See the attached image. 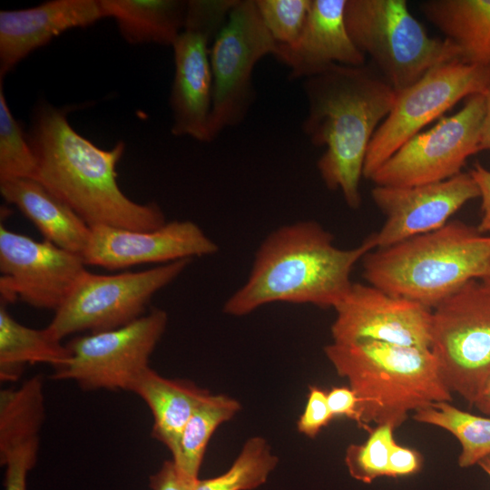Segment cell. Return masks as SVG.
I'll return each mask as SVG.
<instances>
[{
  "label": "cell",
  "mask_w": 490,
  "mask_h": 490,
  "mask_svg": "<svg viewBox=\"0 0 490 490\" xmlns=\"http://www.w3.org/2000/svg\"><path fill=\"white\" fill-rule=\"evenodd\" d=\"M347 0H312L304 28L291 45L278 44L273 56L289 69L292 79L309 78L331 64H365L344 19Z\"/></svg>",
  "instance_id": "19"
},
{
  "label": "cell",
  "mask_w": 490,
  "mask_h": 490,
  "mask_svg": "<svg viewBox=\"0 0 490 490\" xmlns=\"http://www.w3.org/2000/svg\"><path fill=\"white\" fill-rule=\"evenodd\" d=\"M277 45L255 0H238L210 48L212 103L206 142L245 119L255 99V66Z\"/></svg>",
  "instance_id": "7"
},
{
  "label": "cell",
  "mask_w": 490,
  "mask_h": 490,
  "mask_svg": "<svg viewBox=\"0 0 490 490\" xmlns=\"http://www.w3.org/2000/svg\"><path fill=\"white\" fill-rule=\"evenodd\" d=\"M483 470L485 474L488 475V476L490 477V456H486L485 458L482 459L478 464H477Z\"/></svg>",
  "instance_id": "40"
},
{
  "label": "cell",
  "mask_w": 490,
  "mask_h": 490,
  "mask_svg": "<svg viewBox=\"0 0 490 490\" xmlns=\"http://www.w3.org/2000/svg\"><path fill=\"white\" fill-rule=\"evenodd\" d=\"M168 317L153 309L132 322L72 339V357L52 377L71 380L83 390L131 391L149 368L150 357L163 335Z\"/></svg>",
  "instance_id": "12"
},
{
  "label": "cell",
  "mask_w": 490,
  "mask_h": 490,
  "mask_svg": "<svg viewBox=\"0 0 490 490\" xmlns=\"http://www.w3.org/2000/svg\"><path fill=\"white\" fill-rule=\"evenodd\" d=\"M485 115L481 126L479 149L490 152V84L484 93Z\"/></svg>",
  "instance_id": "38"
},
{
  "label": "cell",
  "mask_w": 490,
  "mask_h": 490,
  "mask_svg": "<svg viewBox=\"0 0 490 490\" xmlns=\"http://www.w3.org/2000/svg\"><path fill=\"white\" fill-rule=\"evenodd\" d=\"M489 84L490 68L456 60L434 67L413 85L397 93L391 111L369 143L363 177L368 180L421 129L464 98L484 94Z\"/></svg>",
  "instance_id": "10"
},
{
  "label": "cell",
  "mask_w": 490,
  "mask_h": 490,
  "mask_svg": "<svg viewBox=\"0 0 490 490\" xmlns=\"http://www.w3.org/2000/svg\"><path fill=\"white\" fill-rule=\"evenodd\" d=\"M0 192L34 224L44 240L83 255L91 227L39 181L20 178L1 181Z\"/></svg>",
  "instance_id": "20"
},
{
  "label": "cell",
  "mask_w": 490,
  "mask_h": 490,
  "mask_svg": "<svg viewBox=\"0 0 490 490\" xmlns=\"http://www.w3.org/2000/svg\"><path fill=\"white\" fill-rule=\"evenodd\" d=\"M344 19L356 47L397 93L434 67L461 60L452 41L426 34L406 0H347Z\"/></svg>",
  "instance_id": "6"
},
{
  "label": "cell",
  "mask_w": 490,
  "mask_h": 490,
  "mask_svg": "<svg viewBox=\"0 0 490 490\" xmlns=\"http://www.w3.org/2000/svg\"><path fill=\"white\" fill-rule=\"evenodd\" d=\"M413 418L443 428L457 438L460 467L473 466L490 456V416L474 415L443 401L415 411Z\"/></svg>",
  "instance_id": "27"
},
{
  "label": "cell",
  "mask_w": 490,
  "mask_h": 490,
  "mask_svg": "<svg viewBox=\"0 0 490 490\" xmlns=\"http://www.w3.org/2000/svg\"><path fill=\"white\" fill-rule=\"evenodd\" d=\"M469 173L477 184L481 198V219L476 229L483 234H490V171L475 162Z\"/></svg>",
  "instance_id": "36"
},
{
  "label": "cell",
  "mask_w": 490,
  "mask_h": 490,
  "mask_svg": "<svg viewBox=\"0 0 490 490\" xmlns=\"http://www.w3.org/2000/svg\"><path fill=\"white\" fill-rule=\"evenodd\" d=\"M312 0H255L266 28L278 44L291 45L306 24Z\"/></svg>",
  "instance_id": "31"
},
{
  "label": "cell",
  "mask_w": 490,
  "mask_h": 490,
  "mask_svg": "<svg viewBox=\"0 0 490 490\" xmlns=\"http://www.w3.org/2000/svg\"><path fill=\"white\" fill-rule=\"evenodd\" d=\"M327 400L334 417L346 416L363 428L358 398L349 386L332 387L327 392Z\"/></svg>",
  "instance_id": "34"
},
{
  "label": "cell",
  "mask_w": 490,
  "mask_h": 490,
  "mask_svg": "<svg viewBox=\"0 0 490 490\" xmlns=\"http://www.w3.org/2000/svg\"><path fill=\"white\" fill-rule=\"evenodd\" d=\"M371 195L386 218L380 230L368 237L374 250L438 230L466 203L480 196L469 172L409 187L376 185Z\"/></svg>",
  "instance_id": "16"
},
{
  "label": "cell",
  "mask_w": 490,
  "mask_h": 490,
  "mask_svg": "<svg viewBox=\"0 0 490 490\" xmlns=\"http://www.w3.org/2000/svg\"><path fill=\"white\" fill-rule=\"evenodd\" d=\"M423 466L421 454L412 448L394 443L389 456L388 477L412 475L418 473Z\"/></svg>",
  "instance_id": "35"
},
{
  "label": "cell",
  "mask_w": 490,
  "mask_h": 490,
  "mask_svg": "<svg viewBox=\"0 0 490 490\" xmlns=\"http://www.w3.org/2000/svg\"><path fill=\"white\" fill-rule=\"evenodd\" d=\"M480 280L485 286V288L490 290V266Z\"/></svg>",
  "instance_id": "41"
},
{
  "label": "cell",
  "mask_w": 490,
  "mask_h": 490,
  "mask_svg": "<svg viewBox=\"0 0 490 490\" xmlns=\"http://www.w3.org/2000/svg\"><path fill=\"white\" fill-rule=\"evenodd\" d=\"M27 138L37 162L36 180L91 228L152 230L166 223L155 203H137L120 189L116 165L122 142L110 150L96 146L72 127L66 111L49 103L37 107Z\"/></svg>",
  "instance_id": "1"
},
{
  "label": "cell",
  "mask_w": 490,
  "mask_h": 490,
  "mask_svg": "<svg viewBox=\"0 0 490 490\" xmlns=\"http://www.w3.org/2000/svg\"><path fill=\"white\" fill-rule=\"evenodd\" d=\"M308 103L302 130L326 151L317 166L326 187L339 190L351 209L361 203L359 182L369 143L391 111L397 92L376 67L334 64L304 79Z\"/></svg>",
  "instance_id": "2"
},
{
  "label": "cell",
  "mask_w": 490,
  "mask_h": 490,
  "mask_svg": "<svg viewBox=\"0 0 490 490\" xmlns=\"http://www.w3.org/2000/svg\"><path fill=\"white\" fill-rule=\"evenodd\" d=\"M394 430L389 425H377L363 444L347 447L345 464L354 479L370 484L378 477L388 476L389 456L396 442Z\"/></svg>",
  "instance_id": "30"
},
{
  "label": "cell",
  "mask_w": 490,
  "mask_h": 490,
  "mask_svg": "<svg viewBox=\"0 0 490 490\" xmlns=\"http://www.w3.org/2000/svg\"><path fill=\"white\" fill-rule=\"evenodd\" d=\"M373 250L368 238L355 248H338L316 221L282 226L261 242L247 281L223 311L240 317L274 302L334 309L351 289L354 266Z\"/></svg>",
  "instance_id": "3"
},
{
  "label": "cell",
  "mask_w": 490,
  "mask_h": 490,
  "mask_svg": "<svg viewBox=\"0 0 490 490\" xmlns=\"http://www.w3.org/2000/svg\"><path fill=\"white\" fill-rule=\"evenodd\" d=\"M86 266L80 254L0 226L1 304L20 300L56 311Z\"/></svg>",
  "instance_id": "14"
},
{
  "label": "cell",
  "mask_w": 490,
  "mask_h": 490,
  "mask_svg": "<svg viewBox=\"0 0 490 490\" xmlns=\"http://www.w3.org/2000/svg\"><path fill=\"white\" fill-rule=\"evenodd\" d=\"M419 8L458 47L461 61L490 68V0H427Z\"/></svg>",
  "instance_id": "22"
},
{
  "label": "cell",
  "mask_w": 490,
  "mask_h": 490,
  "mask_svg": "<svg viewBox=\"0 0 490 490\" xmlns=\"http://www.w3.org/2000/svg\"><path fill=\"white\" fill-rule=\"evenodd\" d=\"M238 0H190L184 27L172 44V133L206 142L212 103L210 44Z\"/></svg>",
  "instance_id": "11"
},
{
  "label": "cell",
  "mask_w": 490,
  "mask_h": 490,
  "mask_svg": "<svg viewBox=\"0 0 490 490\" xmlns=\"http://www.w3.org/2000/svg\"><path fill=\"white\" fill-rule=\"evenodd\" d=\"M44 383L41 375L28 378L16 388L0 392V455L16 447L40 442L44 420Z\"/></svg>",
  "instance_id": "25"
},
{
  "label": "cell",
  "mask_w": 490,
  "mask_h": 490,
  "mask_svg": "<svg viewBox=\"0 0 490 490\" xmlns=\"http://www.w3.org/2000/svg\"><path fill=\"white\" fill-rule=\"evenodd\" d=\"M363 276L383 291L433 309L490 266V235L462 221L377 249L362 259Z\"/></svg>",
  "instance_id": "5"
},
{
  "label": "cell",
  "mask_w": 490,
  "mask_h": 490,
  "mask_svg": "<svg viewBox=\"0 0 490 490\" xmlns=\"http://www.w3.org/2000/svg\"><path fill=\"white\" fill-rule=\"evenodd\" d=\"M106 18L117 24L121 35L132 44L171 45L181 33L187 1L101 0Z\"/></svg>",
  "instance_id": "23"
},
{
  "label": "cell",
  "mask_w": 490,
  "mask_h": 490,
  "mask_svg": "<svg viewBox=\"0 0 490 490\" xmlns=\"http://www.w3.org/2000/svg\"><path fill=\"white\" fill-rule=\"evenodd\" d=\"M324 352L356 393L363 428L368 432L371 423L396 429L410 412L452 401L430 348L361 340L332 342Z\"/></svg>",
  "instance_id": "4"
},
{
  "label": "cell",
  "mask_w": 490,
  "mask_h": 490,
  "mask_svg": "<svg viewBox=\"0 0 490 490\" xmlns=\"http://www.w3.org/2000/svg\"><path fill=\"white\" fill-rule=\"evenodd\" d=\"M279 462L270 446L261 436L248 439L224 474L198 479L191 490H252L263 485Z\"/></svg>",
  "instance_id": "28"
},
{
  "label": "cell",
  "mask_w": 490,
  "mask_h": 490,
  "mask_svg": "<svg viewBox=\"0 0 490 490\" xmlns=\"http://www.w3.org/2000/svg\"><path fill=\"white\" fill-rule=\"evenodd\" d=\"M191 259L146 270L100 275L85 271L46 327L61 340L71 334L102 332L143 315L152 296L174 280Z\"/></svg>",
  "instance_id": "9"
},
{
  "label": "cell",
  "mask_w": 490,
  "mask_h": 490,
  "mask_svg": "<svg viewBox=\"0 0 490 490\" xmlns=\"http://www.w3.org/2000/svg\"><path fill=\"white\" fill-rule=\"evenodd\" d=\"M37 162L27 134L11 113L0 80V182L35 179Z\"/></svg>",
  "instance_id": "29"
},
{
  "label": "cell",
  "mask_w": 490,
  "mask_h": 490,
  "mask_svg": "<svg viewBox=\"0 0 490 490\" xmlns=\"http://www.w3.org/2000/svg\"><path fill=\"white\" fill-rule=\"evenodd\" d=\"M335 343L376 340L430 348L432 309L372 285L353 283L334 308Z\"/></svg>",
  "instance_id": "15"
},
{
  "label": "cell",
  "mask_w": 490,
  "mask_h": 490,
  "mask_svg": "<svg viewBox=\"0 0 490 490\" xmlns=\"http://www.w3.org/2000/svg\"><path fill=\"white\" fill-rule=\"evenodd\" d=\"M106 18L101 0H52L0 12V80L59 34Z\"/></svg>",
  "instance_id": "18"
},
{
  "label": "cell",
  "mask_w": 490,
  "mask_h": 490,
  "mask_svg": "<svg viewBox=\"0 0 490 490\" xmlns=\"http://www.w3.org/2000/svg\"><path fill=\"white\" fill-rule=\"evenodd\" d=\"M217 251V244L196 223L173 220L152 230L93 227L82 256L86 265L120 270L144 263L191 260Z\"/></svg>",
  "instance_id": "17"
},
{
  "label": "cell",
  "mask_w": 490,
  "mask_h": 490,
  "mask_svg": "<svg viewBox=\"0 0 490 490\" xmlns=\"http://www.w3.org/2000/svg\"><path fill=\"white\" fill-rule=\"evenodd\" d=\"M72 353L67 345L47 328L35 329L17 322L0 307V379L15 381L26 365L49 364L54 369L64 367Z\"/></svg>",
  "instance_id": "24"
},
{
  "label": "cell",
  "mask_w": 490,
  "mask_h": 490,
  "mask_svg": "<svg viewBox=\"0 0 490 490\" xmlns=\"http://www.w3.org/2000/svg\"><path fill=\"white\" fill-rule=\"evenodd\" d=\"M149 485L152 490H191L194 484L185 480L180 475L174 462L168 460L150 476Z\"/></svg>",
  "instance_id": "37"
},
{
  "label": "cell",
  "mask_w": 490,
  "mask_h": 490,
  "mask_svg": "<svg viewBox=\"0 0 490 490\" xmlns=\"http://www.w3.org/2000/svg\"><path fill=\"white\" fill-rule=\"evenodd\" d=\"M40 442L15 448L0 456V464L5 468V490H26L28 473L36 464Z\"/></svg>",
  "instance_id": "32"
},
{
  "label": "cell",
  "mask_w": 490,
  "mask_h": 490,
  "mask_svg": "<svg viewBox=\"0 0 490 490\" xmlns=\"http://www.w3.org/2000/svg\"><path fill=\"white\" fill-rule=\"evenodd\" d=\"M484 94L468 98L456 113L441 117L402 145L368 179L376 185L409 187L450 179L480 152Z\"/></svg>",
  "instance_id": "13"
},
{
  "label": "cell",
  "mask_w": 490,
  "mask_h": 490,
  "mask_svg": "<svg viewBox=\"0 0 490 490\" xmlns=\"http://www.w3.org/2000/svg\"><path fill=\"white\" fill-rule=\"evenodd\" d=\"M473 406L481 413L490 416V377L484 385Z\"/></svg>",
  "instance_id": "39"
},
{
  "label": "cell",
  "mask_w": 490,
  "mask_h": 490,
  "mask_svg": "<svg viewBox=\"0 0 490 490\" xmlns=\"http://www.w3.org/2000/svg\"><path fill=\"white\" fill-rule=\"evenodd\" d=\"M430 350L450 391L473 406L490 377V290L480 279L432 309Z\"/></svg>",
  "instance_id": "8"
},
{
  "label": "cell",
  "mask_w": 490,
  "mask_h": 490,
  "mask_svg": "<svg viewBox=\"0 0 490 490\" xmlns=\"http://www.w3.org/2000/svg\"><path fill=\"white\" fill-rule=\"evenodd\" d=\"M334 418L327 400V392L317 386H310L305 409L297 422L298 430L315 437Z\"/></svg>",
  "instance_id": "33"
},
{
  "label": "cell",
  "mask_w": 490,
  "mask_h": 490,
  "mask_svg": "<svg viewBox=\"0 0 490 490\" xmlns=\"http://www.w3.org/2000/svg\"><path fill=\"white\" fill-rule=\"evenodd\" d=\"M153 416L152 436L171 452L175 461L180 454L181 439L195 408L210 393L192 383L170 379L147 368L132 386Z\"/></svg>",
  "instance_id": "21"
},
{
  "label": "cell",
  "mask_w": 490,
  "mask_h": 490,
  "mask_svg": "<svg viewBox=\"0 0 490 490\" xmlns=\"http://www.w3.org/2000/svg\"><path fill=\"white\" fill-rule=\"evenodd\" d=\"M240 409V404L226 395L206 396L193 411L186 424L178 458L173 461L180 475L195 484L207 445L217 427L231 419Z\"/></svg>",
  "instance_id": "26"
}]
</instances>
